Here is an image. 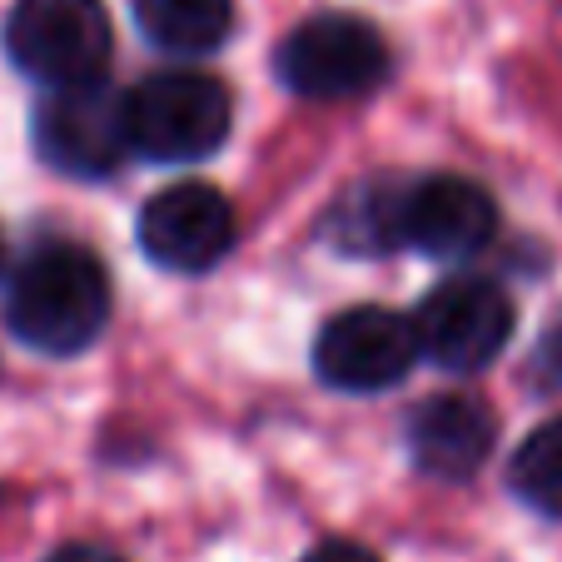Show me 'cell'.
<instances>
[{"mask_svg":"<svg viewBox=\"0 0 562 562\" xmlns=\"http://www.w3.org/2000/svg\"><path fill=\"white\" fill-rule=\"evenodd\" d=\"M35 149L50 170L70 180H105L120 159L130 155L125 125V90L105 80L65 86L35 105Z\"/></svg>","mask_w":562,"mask_h":562,"instance_id":"5b68a950","label":"cell"},{"mask_svg":"<svg viewBox=\"0 0 562 562\" xmlns=\"http://www.w3.org/2000/svg\"><path fill=\"white\" fill-rule=\"evenodd\" d=\"M139 249L170 274H204L234 249V204L200 180L149 194L139 210Z\"/></svg>","mask_w":562,"mask_h":562,"instance_id":"ba28073f","label":"cell"},{"mask_svg":"<svg viewBox=\"0 0 562 562\" xmlns=\"http://www.w3.org/2000/svg\"><path fill=\"white\" fill-rule=\"evenodd\" d=\"M115 31L100 0H15L5 15V55L45 90L105 80Z\"/></svg>","mask_w":562,"mask_h":562,"instance_id":"3957f363","label":"cell"},{"mask_svg":"<svg viewBox=\"0 0 562 562\" xmlns=\"http://www.w3.org/2000/svg\"><path fill=\"white\" fill-rule=\"evenodd\" d=\"M110 318V274L80 245H41L5 279V329L45 359H70Z\"/></svg>","mask_w":562,"mask_h":562,"instance_id":"6da1fadb","label":"cell"},{"mask_svg":"<svg viewBox=\"0 0 562 562\" xmlns=\"http://www.w3.org/2000/svg\"><path fill=\"white\" fill-rule=\"evenodd\" d=\"M50 562H125V558L110 548H95V542H70V548H60Z\"/></svg>","mask_w":562,"mask_h":562,"instance_id":"9a60e30c","label":"cell"},{"mask_svg":"<svg viewBox=\"0 0 562 562\" xmlns=\"http://www.w3.org/2000/svg\"><path fill=\"white\" fill-rule=\"evenodd\" d=\"M538 359H542V369H548V379H558V383H562V314L552 318L548 334H542Z\"/></svg>","mask_w":562,"mask_h":562,"instance_id":"5bb4252c","label":"cell"},{"mask_svg":"<svg viewBox=\"0 0 562 562\" xmlns=\"http://www.w3.org/2000/svg\"><path fill=\"white\" fill-rule=\"evenodd\" d=\"M229 90L204 70L145 75L125 95L130 149L155 165H194L229 139Z\"/></svg>","mask_w":562,"mask_h":562,"instance_id":"7a4b0ae2","label":"cell"},{"mask_svg":"<svg viewBox=\"0 0 562 562\" xmlns=\"http://www.w3.org/2000/svg\"><path fill=\"white\" fill-rule=\"evenodd\" d=\"M279 80L304 100H353L383 86L389 45L359 15H314L279 45Z\"/></svg>","mask_w":562,"mask_h":562,"instance_id":"277c9868","label":"cell"},{"mask_svg":"<svg viewBox=\"0 0 562 562\" xmlns=\"http://www.w3.org/2000/svg\"><path fill=\"white\" fill-rule=\"evenodd\" d=\"M418 359L414 318L383 304L344 308L314 339V373L339 393H383L404 383Z\"/></svg>","mask_w":562,"mask_h":562,"instance_id":"52a82bcc","label":"cell"},{"mask_svg":"<svg viewBox=\"0 0 562 562\" xmlns=\"http://www.w3.org/2000/svg\"><path fill=\"white\" fill-rule=\"evenodd\" d=\"M414 339L418 353H428L448 373L488 369L513 339V299L493 279L477 274L443 279L418 304Z\"/></svg>","mask_w":562,"mask_h":562,"instance_id":"8992f818","label":"cell"},{"mask_svg":"<svg viewBox=\"0 0 562 562\" xmlns=\"http://www.w3.org/2000/svg\"><path fill=\"white\" fill-rule=\"evenodd\" d=\"M408 458L438 483H468L498 443V418L473 393H434L408 414Z\"/></svg>","mask_w":562,"mask_h":562,"instance_id":"30bf717a","label":"cell"},{"mask_svg":"<svg viewBox=\"0 0 562 562\" xmlns=\"http://www.w3.org/2000/svg\"><path fill=\"white\" fill-rule=\"evenodd\" d=\"M304 562H379V552H369L363 542H349V538H324L318 548L304 552Z\"/></svg>","mask_w":562,"mask_h":562,"instance_id":"4fadbf2b","label":"cell"},{"mask_svg":"<svg viewBox=\"0 0 562 562\" xmlns=\"http://www.w3.org/2000/svg\"><path fill=\"white\" fill-rule=\"evenodd\" d=\"M498 210L488 190L463 175H428L398 184V245L428 259H468L493 239Z\"/></svg>","mask_w":562,"mask_h":562,"instance_id":"9c48e42d","label":"cell"},{"mask_svg":"<svg viewBox=\"0 0 562 562\" xmlns=\"http://www.w3.org/2000/svg\"><path fill=\"white\" fill-rule=\"evenodd\" d=\"M135 25L170 55H210L234 31V0H135Z\"/></svg>","mask_w":562,"mask_h":562,"instance_id":"8fae6325","label":"cell"},{"mask_svg":"<svg viewBox=\"0 0 562 562\" xmlns=\"http://www.w3.org/2000/svg\"><path fill=\"white\" fill-rule=\"evenodd\" d=\"M508 483L532 513L562 518V418H548L522 438V448L513 453Z\"/></svg>","mask_w":562,"mask_h":562,"instance_id":"7c38bea8","label":"cell"}]
</instances>
